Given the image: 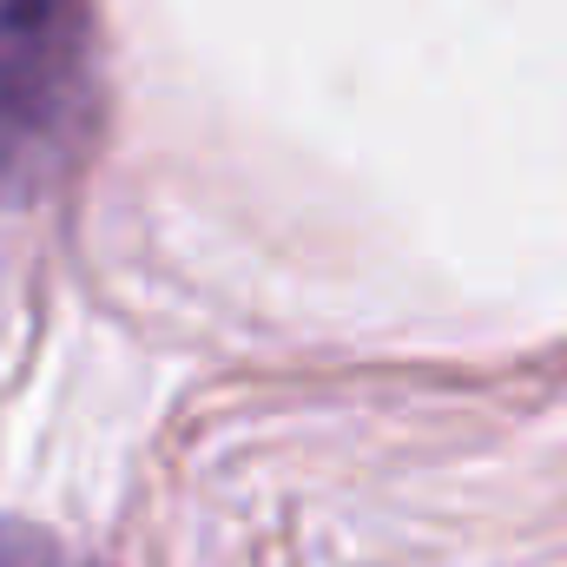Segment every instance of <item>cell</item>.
<instances>
[{
	"label": "cell",
	"instance_id": "1",
	"mask_svg": "<svg viewBox=\"0 0 567 567\" xmlns=\"http://www.w3.org/2000/svg\"><path fill=\"white\" fill-rule=\"evenodd\" d=\"M100 126L93 0H0V205H40Z\"/></svg>",
	"mask_w": 567,
	"mask_h": 567
},
{
	"label": "cell",
	"instance_id": "2",
	"mask_svg": "<svg viewBox=\"0 0 567 567\" xmlns=\"http://www.w3.org/2000/svg\"><path fill=\"white\" fill-rule=\"evenodd\" d=\"M0 567H86V561H73L53 535H40V528L0 515Z\"/></svg>",
	"mask_w": 567,
	"mask_h": 567
}]
</instances>
